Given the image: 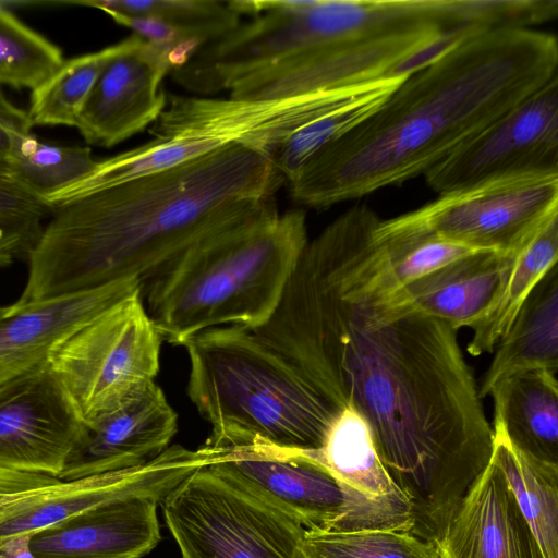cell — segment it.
I'll use <instances>...</instances> for the list:
<instances>
[{
    "label": "cell",
    "mask_w": 558,
    "mask_h": 558,
    "mask_svg": "<svg viewBox=\"0 0 558 558\" xmlns=\"http://www.w3.org/2000/svg\"><path fill=\"white\" fill-rule=\"evenodd\" d=\"M63 62L59 47L0 4V86L34 90Z\"/></svg>",
    "instance_id": "cell-30"
},
{
    "label": "cell",
    "mask_w": 558,
    "mask_h": 558,
    "mask_svg": "<svg viewBox=\"0 0 558 558\" xmlns=\"http://www.w3.org/2000/svg\"><path fill=\"white\" fill-rule=\"evenodd\" d=\"M118 49L119 43L64 60L45 83L32 90L27 113L33 125L75 126L98 75Z\"/></svg>",
    "instance_id": "cell-27"
},
{
    "label": "cell",
    "mask_w": 558,
    "mask_h": 558,
    "mask_svg": "<svg viewBox=\"0 0 558 558\" xmlns=\"http://www.w3.org/2000/svg\"><path fill=\"white\" fill-rule=\"evenodd\" d=\"M85 428L46 362L0 389V470L58 477Z\"/></svg>",
    "instance_id": "cell-13"
},
{
    "label": "cell",
    "mask_w": 558,
    "mask_h": 558,
    "mask_svg": "<svg viewBox=\"0 0 558 558\" xmlns=\"http://www.w3.org/2000/svg\"><path fill=\"white\" fill-rule=\"evenodd\" d=\"M77 4L107 14L151 16L199 39L205 46L234 29L241 15L231 1L218 0H89Z\"/></svg>",
    "instance_id": "cell-29"
},
{
    "label": "cell",
    "mask_w": 558,
    "mask_h": 558,
    "mask_svg": "<svg viewBox=\"0 0 558 558\" xmlns=\"http://www.w3.org/2000/svg\"><path fill=\"white\" fill-rule=\"evenodd\" d=\"M60 481L46 474L0 470V522L50 494Z\"/></svg>",
    "instance_id": "cell-34"
},
{
    "label": "cell",
    "mask_w": 558,
    "mask_h": 558,
    "mask_svg": "<svg viewBox=\"0 0 558 558\" xmlns=\"http://www.w3.org/2000/svg\"><path fill=\"white\" fill-rule=\"evenodd\" d=\"M316 558H437L434 544L393 530H306Z\"/></svg>",
    "instance_id": "cell-32"
},
{
    "label": "cell",
    "mask_w": 558,
    "mask_h": 558,
    "mask_svg": "<svg viewBox=\"0 0 558 558\" xmlns=\"http://www.w3.org/2000/svg\"><path fill=\"white\" fill-rule=\"evenodd\" d=\"M558 173V74L427 170L438 195L524 174Z\"/></svg>",
    "instance_id": "cell-11"
},
{
    "label": "cell",
    "mask_w": 558,
    "mask_h": 558,
    "mask_svg": "<svg viewBox=\"0 0 558 558\" xmlns=\"http://www.w3.org/2000/svg\"><path fill=\"white\" fill-rule=\"evenodd\" d=\"M408 76H386L375 89L359 100L296 130L284 140L271 158L278 172L289 182L322 147L341 137L375 112Z\"/></svg>",
    "instance_id": "cell-28"
},
{
    "label": "cell",
    "mask_w": 558,
    "mask_h": 558,
    "mask_svg": "<svg viewBox=\"0 0 558 558\" xmlns=\"http://www.w3.org/2000/svg\"><path fill=\"white\" fill-rule=\"evenodd\" d=\"M495 356L478 387L489 395L501 379L523 371L558 367V270L551 267L523 303L498 342Z\"/></svg>",
    "instance_id": "cell-23"
},
{
    "label": "cell",
    "mask_w": 558,
    "mask_h": 558,
    "mask_svg": "<svg viewBox=\"0 0 558 558\" xmlns=\"http://www.w3.org/2000/svg\"><path fill=\"white\" fill-rule=\"evenodd\" d=\"M558 214L548 218L513 254L492 304L471 327L468 352L473 356L495 351L533 289L557 265Z\"/></svg>",
    "instance_id": "cell-24"
},
{
    "label": "cell",
    "mask_w": 558,
    "mask_h": 558,
    "mask_svg": "<svg viewBox=\"0 0 558 558\" xmlns=\"http://www.w3.org/2000/svg\"><path fill=\"white\" fill-rule=\"evenodd\" d=\"M9 157L28 184L45 197L90 173L98 161L88 147L46 143L33 133L22 137Z\"/></svg>",
    "instance_id": "cell-31"
},
{
    "label": "cell",
    "mask_w": 558,
    "mask_h": 558,
    "mask_svg": "<svg viewBox=\"0 0 558 558\" xmlns=\"http://www.w3.org/2000/svg\"><path fill=\"white\" fill-rule=\"evenodd\" d=\"M32 537L33 533H21L0 538V558H35Z\"/></svg>",
    "instance_id": "cell-36"
},
{
    "label": "cell",
    "mask_w": 558,
    "mask_h": 558,
    "mask_svg": "<svg viewBox=\"0 0 558 558\" xmlns=\"http://www.w3.org/2000/svg\"><path fill=\"white\" fill-rule=\"evenodd\" d=\"M449 28L420 22L315 45L241 78L229 97L276 99L367 84L388 76Z\"/></svg>",
    "instance_id": "cell-10"
},
{
    "label": "cell",
    "mask_w": 558,
    "mask_h": 558,
    "mask_svg": "<svg viewBox=\"0 0 558 558\" xmlns=\"http://www.w3.org/2000/svg\"><path fill=\"white\" fill-rule=\"evenodd\" d=\"M183 347L187 395L210 425L204 447L221 453L322 448L339 411L253 330L211 328Z\"/></svg>",
    "instance_id": "cell-5"
},
{
    "label": "cell",
    "mask_w": 558,
    "mask_h": 558,
    "mask_svg": "<svg viewBox=\"0 0 558 558\" xmlns=\"http://www.w3.org/2000/svg\"><path fill=\"white\" fill-rule=\"evenodd\" d=\"M556 214L558 173L524 174L439 195L380 220L375 239L385 244L439 239L475 251L512 252Z\"/></svg>",
    "instance_id": "cell-8"
},
{
    "label": "cell",
    "mask_w": 558,
    "mask_h": 558,
    "mask_svg": "<svg viewBox=\"0 0 558 558\" xmlns=\"http://www.w3.org/2000/svg\"><path fill=\"white\" fill-rule=\"evenodd\" d=\"M271 158L231 144L63 203L28 256L20 307L118 280L144 286L204 238L275 201Z\"/></svg>",
    "instance_id": "cell-2"
},
{
    "label": "cell",
    "mask_w": 558,
    "mask_h": 558,
    "mask_svg": "<svg viewBox=\"0 0 558 558\" xmlns=\"http://www.w3.org/2000/svg\"><path fill=\"white\" fill-rule=\"evenodd\" d=\"M161 342L140 290L72 332L48 362L88 427L155 383Z\"/></svg>",
    "instance_id": "cell-6"
},
{
    "label": "cell",
    "mask_w": 558,
    "mask_h": 558,
    "mask_svg": "<svg viewBox=\"0 0 558 558\" xmlns=\"http://www.w3.org/2000/svg\"><path fill=\"white\" fill-rule=\"evenodd\" d=\"M220 457V452L204 446L191 450L172 445L156 458L136 466L76 480H61L50 494L0 522V538L21 533L34 534L126 497L145 495L163 501L187 476Z\"/></svg>",
    "instance_id": "cell-15"
},
{
    "label": "cell",
    "mask_w": 558,
    "mask_h": 558,
    "mask_svg": "<svg viewBox=\"0 0 558 558\" xmlns=\"http://www.w3.org/2000/svg\"><path fill=\"white\" fill-rule=\"evenodd\" d=\"M379 221L355 205L308 240L275 312L251 330L365 421L412 534L435 543L486 469L493 428L457 330L391 299Z\"/></svg>",
    "instance_id": "cell-1"
},
{
    "label": "cell",
    "mask_w": 558,
    "mask_h": 558,
    "mask_svg": "<svg viewBox=\"0 0 558 558\" xmlns=\"http://www.w3.org/2000/svg\"><path fill=\"white\" fill-rule=\"evenodd\" d=\"M515 251L468 254L389 294L396 303L456 330L472 327L492 304Z\"/></svg>",
    "instance_id": "cell-21"
},
{
    "label": "cell",
    "mask_w": 558,
    "mask_h": 558,
    "mask_svg": "<svg viewBox=\"0 0 558 558\" xmlns=\"http://www.w3.org/2000/svg\"><path fill=\"white\" fill-rule=\"evenodd\" d=\"M338 480L350 504L347 531L412 533L411 506L386 471L365 421L352 409L339 411L322 448L308 451Z\"/></svg>",
    "instance_id": "cell-16"
},
{
    "label": "cell",
    "mask_w": 558,
    "mask_h": 558,
    "mask_svg": "<svg viewBox=\"0 0 558 558\" xmlns=\"http://www.w3.org/2000/svg\"><path fill=\"white\" fill-rule=\"evenodd\" d=\"M489 395L494 422L509 441L542 461L558 464V384L555 372L529 369L498 381Z\"/></svg>",
    "instance_id": "cell-22"
},
{
    "label": "cell",
    "mask_w": 558,
    "mask_h": 558,
    "mask_svg": "<svg viewBox=\"0 0 558 558\" xmlns=\"http://www.w3.org/2000/svg\"><path fill=\"white\" fill-rule=\"evenodd\" d=\"M33 126L27 111L14 106L0 88V154L9 156Z\"/></svg>",
    "instance_id": "cell-35"
},
{
    "label": "cell",
    "mask_w": 558,
    "mask_h": 558,
    "mask_svg": "<svg viewBox=\"0 0 558 558\" xmlns=\"http://www.w3.org/2000/svg\"><path fill=\"white\" fill-rule=\"evenodd\" d=\"M141 290L135 279L16 307L0 317V389L48 362L72 332Z\"/></svg>",
    "instance_id": "cell-17"
},
{
    "label": "cell",
    "mask_w": 558,
    "mask_h": 558,
    "mask_svg": "<svg viewBox=\"0 0 558 558\" xmlns=\"http://www.w3.org/2000/svg\"><path fill=\"white\" fill-rule=\"evenodd\" d=\"M307 242L305 214H279L271 201L192 245L141 287L162 341L183 347L211 328L265 324Z\"/></svg>",
    "instance_id": "cell-4"
},
{
    "label": "cell",
    "mask_w": 558,
    "mask_h": 558,
    "mask_svg": "<svg viewBox=\"0 0 558 558\" xmlns=\"http://www.w3.org/2000/svg\"><path fill=\"white\" fill-rule=\"evenodd\" d=\"M161 505L182 558H316L304 526L208 465Z\"/></svg>",
    "instance_id": "cell-7"
},
{
    "label": "cell",
    "mask_w": 558,
    "mask_h": 558,
    "mask_svg": "<svg viewBox=\"0 0 558 558\" xmlns=\"http://www.w3.org/2000/svg\"><path fill=\"white\" fill-rule=\"evenodd\" d=\"M172 71L168 57L136 35L119 43L118 51L98 75L75 128L88 144L111 147L155 123L167 105L161 88Z\"/></svg>",
    "instance_id": "cell-14"
},
{
    "label": "cell",
    "mask_w": 558,
    "mask_h": 558,
    "mask_svg": "<svg viewBox=\"0 0 558 558\" xmlns=\"http://www.w3.org/2000/svg\"><path fill=\"white\" fill-rule=\"evenodd\" d=\"M154 496L113 500L33 534L35 558H142L161 539Z\"/></svg>",
    "instance_id": "cell-20"
},
{
    "label": "cell",
    "mask_w": 558,
    "mask_h": 558,
    "mask_svg": "<svg viewBox=\"0 0 558 558\" xmlns=\"http://www.w3.org/2000/svg\"><path fill=\"white\" fill-rule=\"evenodd\" d=\"M208 468L306 530L348 529V497L333 474L310 452L238 449L222 453Z\"/></svg>",
    "instance_id": "cell-12"
},
{
    "label": "cell",
    "mask_w": 558,
    "mask_h": 558,
    "mask_svg": "<svg viewBox=\"0 0 558 558\" xmlns=\"http://www.w3.org/2000/svg\"><path fill=\"white\" fill-rule=\"evenodd\" d=\"M381 244L387 250L385 271L391 292L457 258L478 252L439 239Z\"/></svg>",
    "instance_id": "cell-33"
},
{
    "label": "cell",
    "mask_w": 558,
    "mask_h": 558,
    "mask_svg": "<svg viewBox=\"0 0 558 558\" xmlns=\"http://www.w3.org/2000/svg\"><path fill=\"white\" fill-rule=\"evenodd\" d=\"M8 311V306L0 305V317H2Z\"/></svg>",
    "instance_id": "cell-37"
},
{
    "label": "cell",
    "mask_w": 558,
    "mask_h": 558,
    "mask_svg": "<svg viewBox=\"0 0 558 558\" xmlns=\"http://www.w3.org/2000/svg\"><path fill=\"white\" fill-rule=\"evenodd\" d=\"M373 83L276 99L172 96L151 128L153 136L178 140L194 158L241 144L272 158L305 124L371 93Z\"/></svg>",
    "instance_id": "cell-9"
},
{
    "label": "cell",
    "mask_w": 558,
    "mask_h": 558,
    "mask_svg": "<svg viewBox=\"0 0 558 558\" xmlns=\"http://www.w3.org/2000/svg\"><path fill=\"white\" fill-rule=\"evenodd\" d=\"M557 70L558 43L548 32L502 27L471 36L315 153L289 181L291 195L325 208L424 174Z\"/></svg>",
    "instance_id": "cell-3"
},
{
    "label": "cell",
    "mask_w": 558,
    "mask_h": 558,
    "mask_svg": "<svg viewBox=\"0 0 558 558\" xmlns=\"http://www.w3.org/2000/svg\"><path fill=\"white\" fill-rule=\"evenodd\" d=\"M434 546L437 558H545L492 457Z\"/></svg>",
    "instance_id": "cell-19"
},
{
    "label": "cell",
    "mask_w": 558,
    "mask_h": 558,
    "mask_svg": "<svg viewBox=\"0 0 558 558\" xmlns=\"http://www.w3.org/2000/svg\"><path fill=\"white\" fill-rule=\"evenodd\" d=\"M54 210L0 154V268L28 258Z\"/></svg>",
    "instance_id": "cell-26"
},
{
    "label": "cell",
    "mask_w": 558,
    "mask_h": 558,
    "mask_svg": "<svg viewBox=\"0 0 558 558\" xmlns=\"http://www.w3.org/2000/svg\"><path fill=\"white\" fill-rule=\"evenodd\" d=\"M492 459L505 475L545 558H558V464L515 448L501 425H493Z\"/></svg>",
    "instance_id": "cell-25"
},
{
    "label": "cell",
    "mask_w": 558,
    "mask_h": 558,
    "mask_svg": "<svg viewBox=\"0 0 558 558\" xmlns=\"http://www.w3.org/2000/svg\"><path fill=\"white\" fill-rule=\"evenodd\" d=\"M177 429V412L153 383L85 428L58 478L70 481L143 464L171 446Z\"/></svg>",
    "instance_id": "cell-18"
}]
</instances>
